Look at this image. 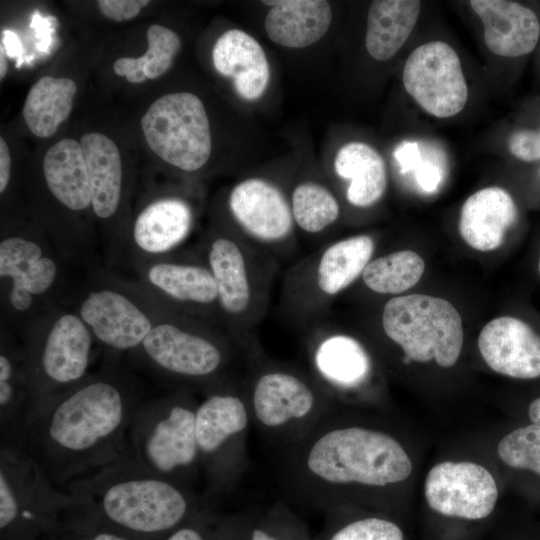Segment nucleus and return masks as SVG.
Wrapping results in <instances>:
<instances>
[{
	"instance_id": "1",
	"label": "nucleus",
	"mask_w": 540,
	"mask_h": 540,
	"mask_svg": "<svg viewBox=\"0 0 540 540\" xmlns=\"http://www.w3.org/2000/svg\"><path fill=\"white\" fill-rule=\"evenodd\" d=\"M119 380H82L32 412L19 446L59 488L129 455V430L144 402Z\"/></svg>"
},
{
	"instance_id": "2",
	"label": "nucleus",
	"mask_w": 540,
	"mask_h": 540,
	"mask_svg": "<svg viewBox=\"0 0 540 540\" xmlns=\"http://www.w3.org/2000/svg\"><path fill=\"white\" fill-rule=\"evenodd\" d=\"M278 478L289 499L325 511L353 489L406 480L412 462L386 431L339 419L334 406L299 442L280 451Z\"/></svg>"
},
{
	"instance_id": "3",
	"label": "nucleus",
	"mask_w": 540,
	"mask_h": 540,
	"mask_svg": "<svg viewBox=\"0 0 540 540\" xmlns=\"http://www.w3.org/2000/svg\"><path fill=\"white\" fill-rule=\"evenodd\" d=\"M98 518L138 540H159L207 503L130 455L66 489Z\"/></svg>"
},
{
	"instance_id": "4",
	"label": "nucleus",
	"mask_w": 540,
	"mask_h": 540,
	"mask_svg": "<svg viewBox=\"0 0 540 540\" xmlns=\"http://www.w3.org/2000/svg\"><path fill=\"white\" fill-rule=\"evenodd\" d=\"M242 383L252 424L279 451L302 440L334 406L308 371L265 352L247 362Z\"/></svg>"
},
{
	"instance_id": "5",
	"label": "nucleus",
	"mask_w": 540,
	"mask_h": 540,
	"mask_svg": "<svg viewBox=\"0 0 540 540\" xmlns=\"http://www.w3.org/2000/svg\"><path fill=\"white\" fill-rule=\"evenodd\" d=\"M280 261L240 234L218 235L207 248V266L217 288L218 309L246 361L263 349L256 327L266 317Z\"/></svg>"
},
{
	"instance_id": "6",
	"label": "nucleus",
	"mask_w": 540,
	"mask_h": 540,
	"mask_svg": "<svg viewBox=\"0 0 540 540\" xmlns=\"http://www.w3.org/2000/svg\"><path fill=\"white\" fill-rule=\"evenodd\" d=\"M199 401L190 389L145 400L129 430V455L142 467L194 489L202 475L196 439Z\"/></svg>"
},
{
	"instance_id": "7",
	"label": "nucleus",
	"mask_w": 540,
	"mask_h": 540,
	"mask_svg": "<svg viewBox=\"0 0 540 540\" xmlns=\"http://www.w3.org/2000/svg\"><path fill=\"white\" fill-rule=\"evenodd\" d=\"M374 251V239L361 234L321 244L292 264L282 280V316L306 331L324 320L333 300L361 277Z\"/></svg>"
},
{
	"instance_id": "8",
	"label": "nucleus",
	"mask_w": 540,
	"mask_h": 540,
	"mask_svg": "<svg viewBox=\"0 0 540 540\" xmlns=\"http://www.w3.org/2000/svg\"><path fill=\"white\" fill-rule=\"evenodd\" d=\"M76 503L23 447L0 445L1 540H51Z\"/></svg>"
},
{
	"instance_id": "9",
	"label": "nucleus",
	"mask_w": 540,
	"mask_h": 540,
	"mask_svg": "<svg viewBox=\"0 0 540 540\" xmlns=\"http://www.w3.org/2000/svg\"><path fill=\"white\" fill-rule=\"evenodd\" d=\"M195 423L207 495H226L237 487L248 465L252 422L242 377L205 392Z\"/></svg>"
},
{
	"instance_id": "10",
	"label": "nucleus",
	"mask_w": 540,
	"mask_h": 540,
	"mask_svg": "<svg viewBox=\"0 0 540 540\" xmlns=\"http://www.w3.org/2000/svg\"><path fill=\"white\" fill-rule=\"evenodd\" d=\"M143 353L163 375L180 389H203L204 393L238 379L233 368L246 355L234 338H217L172 323L152 327L142 344Z\"/></svg>"
},
{
	"instance_id": "11",
	"label": "nucleus",
	"mask_w": 540,
	"mask_h": 540,
	"mask_svg": "<svg viewBox=\"0 0 540 540\" xmlns=\"http://www.w3.org/2000/svg\"><path fill=\"white\" fill-rule=\"evenodd\" d=\"M381 328L406 361L453 366L463 345L462 319L447 300L423 294L394 296L383 306Z\"/></svg>"
},
{
	"instance_id": "12",
	"label": "nucleus",
	"mask_w": 540,
	"mask_h": 540,
	"mask_svg": "<svg viewBox=\"0 0 540 540\" xmlns=\"http://www.w3.org/2000/svg\"><path fill=\"white\" fill-rule=\"evenodd\" d=\"M150 149L172 166L193 172L210 158L212 139L205 107L190 92L169 93L156 99L141 119Z\"/></svg>"
},
{
	"instance_id": "13",
	"label": "nucleus",
	"mask_w": 540,
	"mask_h": 540,
	"mask_svg": "<svg viewBox=\"0 0 540 540\" xmlns=\"http://www.w3.org/2000/svg\"><path fill=\"white\" fill-rule=\"evenodd\" d=\"M228 207L243 238L280 262L297 250L296 227L289 198L263 178H248L229 193Z\"/></svg>"
},
{
	"instance_id": "14",
	"label": "nucleus",
	"mask_w": 540,
	"mask_h": 540,
	"mask_svg": "<svg viewBox=\"0 0 540 540\" xmlns=\"http://www.w3.org/2000/svg\"><path fill=\"white\" fill-rule=\"evenodd\" d=\"M406 92L427 113L438 118L457 115L468 100V86L457 52L446 42L418 46L402 73Z\"/></svg>"
},
{
	"instance_id": "15",
	"label": "nucleus",
	"mask_w": 540,
	"mask_h": 540,
	"mask_svg": "<svg viewBox=\"0 0 540 540\" xmlns=\"http://www.w3.org/2000/svg\"><path fill=\"white\" fill-rule=\"evenodd\" d=\"M91 345L90 333L79 317L66 314L58 318L28 367L32 412L84 379Z\"/></svg>"
},
{
	"instance_id": "16",
	"label": "nucleus",
	"mask_w": 540,
	"mask_h": 540,
	"mask_svg": "<svg viewBox=\"0 0 540 540\" xmlns=\"http://www.w3.org/2000/svg\"><path fill=\"white\" fill-rule=\"evenodd\" d=\"M305 351L308 372L335 401L369 384L373 361L362 342L320 321L307 330Z\"/></svg>"
},
{
	"instance_id": "17",
	"label": "nucleus",
	"mask_w": 540,
	"mask_h": 540,
	"mask_svg": "<svg viewBox=\"0 0 540 540\" xmlns=\"http://www.w3.org/2000/svg\"><path fill=\"white\" fill-rule=\"evenodd\" d=\"M424 493L435 512L465 520H480L495 508L498 489L492 474L473 462H441L430 469Z\"/></svg>"
},
{
	"instance_id": "18",
	"label": "nucleus",
	"mask_w": 540,
	"mask_h": 540,
	"mask_svg": "<svg viewBox=\"0 0 540 540\" xmlns=\"http://www.w3.org/2000/svg\"><path fill=\"white\" fill-rule=\"evenodd\" d=\"M471 8L483 23L488 49L507 59H524L540 44V13L509 0H472Z\"/></svg>"
},
{
	"instance_id": "19",
	"label": "nucleus",
	"mask_w": 540,
	"mask_h": 540,
	"mask_svg": "<svg viewBox=\"0 0 540 540\" xmlns=\"http://www.w3.org/2000/svg\"><path fill=\"white\" fill-rule=\"evenodd\" d=\"M478 347L497 373L518 379L540 376V336L518 318L503 316L488 322L479 334Z\"/></svg>"
},
{
	"instance_id": "20",
	"label": "nucleus",
	"mask_w": 540,
	"mask_h": 540,
	"mask_svg": "<svg viewBox=\"0 0 540 540\" xmlns=\"http://www.w3.org/2000/svg\"><path fill=\"white\" fill-rule=\"evenodd\" d=\"M80 315L100 342L120 351L142 344L152 329L148 317L134 303L110 290L91 292Z\"/></svg>"
},
{
	"instance_id": "21",
	"label": "nucleus",
	"mask_w": 540,
	"mask_h": 540,
	"mask_svg": "<svg viewBox=\"0 0 540 540\" xmlns=\"http://www.w3.org/2000/svg\"><path fill=\"white\" fill-rule=\"evenodd\" d=\"M212 61L219 74L233 80L238 95L254 101L260 98L270 80V67L259 42L240 29H229L216 40Z\"/></svg>"
},
{
	"instance_id": "22",
	"label": "nucleus",
	"mask_w": 540,
	"mask_h": 540,
	"mask_svg": "<svg viewBox=\"0 0 540 540\" xmlns=\"http://www.w3.org/2000/svg\"><path fill=\"white\" fill-rule=\"evenodd\" d=\"M518 218L512 196L503 188H483L462 206L459 231L463 240L479 251L498 248Z\"/></svg>"
},
{
	"instance_id": "23",
	"label": "nucleus",
	"mask_w": 540,
	"mask_h": 540,
	"mask_svg": "<svg viewBox=\"0 0 540 540\" xmlns=\"http://www.w3.org/2000/svg\"><path fill=\"white\" fill-rule=\"evenodd\" d=\"M271 6L264 27L269 39L287 48H304L328 31L332 10L323 0L263 1Z\"/></svg>"
},
{
	"instance_id": "24",
	"label": "nucleus",
	"mask_w": 540,
	"mask_h": 540,
	"mask_svg": "<svg viewBox=\"0 0 540 540\" xmlns=\"http://www.w3.org/2000/svg\"><path fill=\"white\" fill-rule=\"evenodd\" d=\"M46 184L54 197L71 210L91 204V187L79 142L64 138L51 146L43 159Z\"/></svg>"
},
{
	"instance_id": "25",
	"label": "nucleus",
	"mask_w": 540,
	"mask_h": 540,
	"mask_svg": "<svg viewBox=\"0 0 540 540\" xmlns=\"http://www.w3.org/2000/svg\"><path fill=\"white\" fill-rule=\"evenodd\" d=\"M334 170L340 178L348 180L346 199L354 207H371L386 191L385 162L366 143L350 142L342 146L335 157Z\"/></svg>"
},
{
	"instance_id": "26",
	"label": "nucleus",
	"mask_w": 540,
	"mask_h": 540,
	"mask_svg": "<svg viewBox=\"0 0 540 540\" xmlns=\"http://www.w3.org/2000/svg\"><path fill=\"white\" fill-rule=\"evenodd\" d=\"M80 145L86 161L91 204L100 218L112 216L119 204L122 186V162L116 144L101 133H87Z\"/></svg>"
},
{
	"instance_id": "27",
	"label": "nucleus",
	"mask_w": 540,
	"mask_h": 540,
	"mask_svg": "<svg viewBox=\"0 0 540 540\" xmlns=\"http://www.w3.org/2000/svg\"><path fill=\"white\" fill-rule=\"evenodd\" d=\"M417 0H376L368 10L365 46L379 61L392 58L413 31L420 14Z\"/></svg>"
},
{
	"instance_id": "28",
	"label": "nucleus",
	"mask_w": 540,
	"mask_h": 540,
	"mask_svg": "<svg viewBox=\"0 0 540 540\" xmlns=\"http://www.w3.org/2000/svg\"><path fill=\"white\" fill-rule=\"evenodd\" d=\"M192 221V210L185 201L178 198L161 199L138 215L133 237L138 247L146 252H166L188 236Z\"/></svg>"
},
{
	"instance_id": "29",
	"label": "nucleus",
	"mask_w": 540,
	"mask_h": 540,
	"mask_svg": "<svg viewBox=\"0 0 540 540\" xmlns=\"http://www.w3.org/2000/svg\"><path fill=\"white\" fill-rule=\"evenodd\" d=\"M77 92L69 78L41 77L29 90L23 106V118L37 137L52 136L68 118Z\"/></svg>"
},
{
	"instance_id": "30",
	"label": "nucleus",
	"mask_w": 540,
	"mask_h": 540,
	"mask_svg": "<svg viewBox=\"0 0 540 540\" xmlns=\"http://www.w3.org/2000/svg\"><path fill=\"white\" fill-rule=\"evenodd\" d=\"M54 261L42 257V249L32 241L9 237L0 243V276L13 280L12 291L44 293L54 282Z\"/></svg>"
},
{
	"instance_id": "31",
	"label": "nucleus",
	"mask_w": 540,
	"mask_h": 540,
	"mask_svg": "<svg viewBox=\"0 0 540 540\" xmlns=\"http://www.w3.org/2000/svg\"><path fill=\"white\" fill-rule=\"evenodd\" d=\"M148 279L175 301L197 307L218 308L216 283L208 266L158 263L150 268Z\"/></svg>"
},
{
	"instance_id": "32",
	"label": "nucleus",
	"mask_w": 540,
	"mask_h": 540,
	"mask_svg": "<svg viewBox=\"0 0 540 540\" xmlns=\"http://www.w3.org/2000/svg\"><path fill=\"white\" fill-rule=\"evenodd\" d=\"M296 231L310 238H319L340 217V204L325 185L316 181H302L289 198Z\"/></svg>"
},
{
	"instance_id": "33",
	"label": "nucleus",
	"mask_w": 540,
	"mask_h": 540,
	"mask_svg": "<svg viewBox=\"0 0 540 540\" xmlns=\"http://www.w3.org/2000/svg\"><path fill=\"white\" fill-rule=\"evenodd\" d=\"M424 268V261L417 253L401 250L372 258L360 279L373 293L397 295L413 287Z\"/></svg>"
},
{
	"instance_id": "34",
	"label": "nucleus",
	"mask_w": 540,
	"mask_h": 540,
	"mask_svg": "<svg viewBox=\"0 0 540 540\" xmlns=\"http://www.w3.org/2000/svg\"><path fill=\"white\" fill-rule=\"evenodd\" d=\"M247 517L220 514L207 504L159 540H245Z\"/></svg>"
},
{
	"instance_id": "35",
	"label": "nucleus",
	"mask_w": 540,
	"mask_h": 540,
	"mask_svg": "<svg viewBox=\"0 0 540 540\" xmlns=\"http://www.w3.org/2000/svg\"><path fill=\"white\" fill-rule=\"evenodd\" d=\"M245 540H310L299 518L284 503L277 502L264 514L247 517Z\"/></svg>"
},
{
	"instance_id": "36",
	"label": "nucleus",
	"mask_w": 540,
	"mask_h": 540,
	"mask_svg": "<svg viewBox=\"0 0 540 540\" xmlns=\"http://www.w3.org/2000/svg\"><path fill=\"white\" fill-rule=\"evenodd\" d=\"M51 540H138L98 518L89 508L77 503L64 517Z\"/></svg>"
},
{
	"instance_id": "37",
	"label": "nucleus",
	"mask_w": 540,
	"mask_h": 540,
	"mask_svg": "<svg viewBox=\"0 0 540 540\" xmlns=\"http://www.w3.org/2000/svg\"><path fill=\"white\" fill-rule=\"evenodd\" d=\"M497 453L506 465L540 476V426L530 424L510 432L499 442Z\"/></svg>"
},
{
	"instance_id": "38",
	"label": "nucleus",
	"mask_w": 540,
	"mask_h": 540,
	"mask_svg": "<svg viewBox=\"0 0 540 540\" xmlns=\"http://www.w3.org/2000/svg\"><path fill=\"white\" fill-rule=\"evenodd\" d=\"M148 48L141 60L148 79L162 76L172 65L175 55L179 52L181 41L171 29L154 24L147 29Z\"/></svg>"
},
{
	"instance_id": "39",
	"label": "nucleus",
	"mask_w": 540,
	"mask_h": 540,
	"mask_svg": "<svg viewBox=\"0 0 540 540\" xmlns=\"http://www.w3.org/2000/svg\"><path fill=\"white\" fill-rule=\"evenodd\" d=\"M321 540H404V534L393 521L368 516L332 526Z\"/></svg>"
},
{
	"instance_id": "40",
	"label": "nucleus",
	"mask_w": 540,
	"mask_h": 540,
	"mask_svg": "<svg viewBox=\"0 0 540 540\" xmlns=\"http://www.w3.org/2000/svg\"><path fill=\"white\" fill-rule=\"evenodd\" d=\"M534 119L511 131L508 150L517 160L524 163H540V104Z\"/></svg>"
},
{
	"instance_id": "41",
	"label": "nucleus",
	"mask_w": 540,
	"mask_h": 540,
	"mask_svg": "<svg viewBox=\"0 0 540 540\" xmlns=\"http://www.w3.org/2000/svg\"><path fill=\"white\" fill-rule=\"evenodd\" d=\"M149 3L148 0H100L97 6L106 18L121 22L136 17Z\"/></svg>"
},
{
	"instance_id": "42",
	"label": "nucleus",
	"mask_w": 540,
	"mask_h": 540,
	"mask_svg": "<svg viewBox=\"0 0 540 540\" xmlns=\"http://www.w3.org/2000/svg\"><path fill=\"white\" fill-rule=\"evenodd\" d=\"M113 70L118 76L126 77L130 83L140 84L147 79L140 57L118 58L113 63Z\"/></svg>"
},
{
	"instance_id": "43",
	"label": "nucleus",
	"mask_w": 540,
	"mask_h": 540,
	"mask_svg": "<svg viewBox=\"0 0 540 540\" xmlns=\"http://www.w3.org/2000/svg\"><path fill=\"white\" fill-rule=\"evenodd\" d=\"M394 158L402 173L415 170L421 164L419 147L412 141L401 143L394 151Z\"/></svg>"
},
{
	"instance_id": "44",
	"label": "nucleus",
	"mask_w": 540,
	"mask_h": 540,
	"mask_svg": "<svg viewBox=\"0 0 540 540\" xmlns=\"http://www.w3.org/2000/svg\"><path fill=\"white\" fill-rule=\"evenodd\" d=\"M415 177L419 186L426 192L435 191L441 180L438 167L428 162L421 163L417 167Z\"/></svg>"
},
{
	"instance_id": "45",
	"label": "nucleus",
	"mask_w": 540,
	"mask_h": 540,
	"mask_svg": "<svg viewBox=\"0 0 540 540\" xmlns=\"http://www.w3.org/2000/svg\"><path fill=\"white\" fill-rule=\"evenodd\" d=\"M11 173V155L6 141L0 138V192L7 188Z\"/></svg>"
},
{
	"instance_id": "46",
	"label": "nucleus",
	"mask_w": 540,
	"mask_h": 540,
	"mask_svg": "<svg viewBox=\"0 0 540 540\" xmlns=\"http://www.w3.org/2000/svg\"><path fill=\"white\" fill-rule=\"evenodd\" d=\"M3 34L5 36L3 37L1 42L4 45L5 52L10 57L16 56L19 53V50H20V42H19L16 34L11 32V31H8V30H5L3 32Z\"/></svg>"
},
{
	"instance_id": "47",
	"label": "nucleus",
	"mask_w": 540,
	"mask_h": 540,
	"mask_svg": "<svg viewBox=\"0 0 540 540\" xmlns=\"http://www.w3.org/2000/svg\"><path fill=\"white\" fill-rule=\"evenodd\" d=\"M528 414L533 424L540 426V397L531 402Z\"/></svg>"
},
{
	"instance_id": "48",
	"label": "nucleus",
	"mask_w": 540,
	"mask_h": 540,
	"mask_svg": "<svg viewBox=\"0 0 540 540\" xmlns=\"http://www.w3.org/2000/svg\"><path fill=\"white\" fill-rule=\"evenodd\" d=\"M5 48L3 43L0 45V79L2 80L7 72V59L5 57Z\"/></svg>"
},
{
	"instance_id": "49",
	"label": "nucleus",
	"mask_w": 540,
	"mask_h": 540,
	"mask_svg": "<svg viewBox=\"0 0 540 540\" xmlns=\"http://www.w3.org/2000/svg\"><path fill=\"white\" fill-rule=\"evenodd\" d=\"M534 177L539 181L540 183V165H538L534 170Z\"/></svg>"
},
{
	"instance_id": "50",
	"label": "nucleus",
	"mask_w": 540,
	"mask_h": 540,
	"mask_svg": "<svg viewBox=\"0 0 540 540\" xmlns=\"http://www.w3.org/2000/svg\"><path fill=\"white\" fill-rule=\"evenodd\" d=\"M538 68L540 70V51H539V54H538Z\"/></svg>"
},
{
	"instance_id": "51",
	"label": "nucleus",
	"mask_w": 540,
	"mask_h": 540,
	"mask_svg": "<svg viewBox=\"0 0 540 540\" xmlns=\"http://www.w3.org/2000/svg\"><path fill=\"white\" fill-rule=\"evenodd\" d=\"M539 272H540V260H539Z\"/></svg>"
}]
</instances>
